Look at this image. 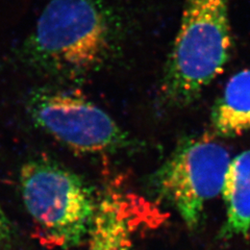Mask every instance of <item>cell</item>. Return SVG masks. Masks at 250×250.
I'll return each instance as SVG.
<instances>
[{
    "label": "cell",
    "mask_w": 250,
    "mask_h": 250,
    "mask_svg": "<svg viewBox=\"0 0 250 250\" xmlns=\"http://www.w3.org/2000/svg\"><path fill=\"white\" fill-rule=\"evenodd\" d=\"M230 160L228 149L208 136L186 137L154 172L152 191L193 230L201 222L207 202L221 194Z\"/></svg>",
    "instance_id": "277c9868"
},
{
    "label": "cell",
    "mask_w": 250,
    "mask_h": 250,
    "mask_svg": "<svg viewBox=\"0 0 250 250\" xmlns=\"http://www.w3.org/2000/svg\"><path fill=\"white\" fill-rule=\"evenodd\" d=\"M210 122L215 134L236 138L250 130V69L232 75L213 106Z\"/></svg>",
    "instance_id": "ba28073f"
},
{
    "label": "cell",
    "mask_w": 250,
    "mask_h": 250,
    "mask_svg": "<svg viewBox=\"0 0 250 250\" xmlns=\"http://www.w3.org/2000/svg\"><path fill=\"white\" fill-rule=\"evenodd\" d=\"M27 113L35 125L81 153H111L131 144L129 135L103 108L81 93L39 87L29 93Z\"/></svg>",
    "instance_id": "5b68a950"
},
{
    "label": "cell",
    "mask_w": 250,
    "mask_h": 250,
    "mask_svg": "<svg viewBox=\"0 0 250 250\" xmlns=\"http://www.w3.org/2000/svg\"><path fill=\"white\" fill-rule=\"evenodd\" d=\"M14 236V229L10 218L7 217L0 205V243L7 244L12 241Z\"/></svg>",
    "instance_id": "9c48e42d"
},
{
    "label": "cell",
    "mask_w": 250,
    "mask_h": 250,
    "mask_svg": "<svg viewBox=\"0 0 250 250\" xmlns=\"http://www.w3.org/2000/svg\"><path fill=\"white\" fill-rule=\"evenodd\" d=\"M221 195L226 219L219 237H247L250 230V149L234 156L224 177Z\"/></svg>",
    "instance_id": "52a82bcc"
},
{
    "label": "cell",
    "mask_w": 250,
    "mask_h": 250,
    "mask_svg": "<svg viewBox=\"0 0 250 250\" xmlns=\"http://www.w3.org/2000/svg\"><path fill=\"white\" fill-rule=\"evenodd\" d=\"M125 39L126 22L115 0H49L20 59L53 82L82 83L120 58Z\"/></svg>",
    "instance_id": "6da1fadb"
},
{
    "label": "cell",
    "mask_w": 250,
    "mask_h": 250,
    "mask_svg": "<svg viewBox=\"0 0 250 250\" xmlns=\"http://www.w3.org/2000/svg\"><path fill=\"white\" fill-rule=\"evenodd\" d=\"M229 4L230 0H185L160 84L165 106L193 104L224 71L232 47Z\"/></svg>",
    "instance_id": "7a4b0ae2"
},
{
    "label": "cell",
    "mask_w": 250,
    "mask_h": 250,
    "mask_svg": "<svg viewBox=\"0 0 250 250\" xmlns=\"http://www.w3.org/2000/svg\"><path fill=\"white\" fill-rule=\"evenodd\" d=\"M20 191L43 238L62 248L87 241L98 199L82 176L51 159L37 158L22 166Z\"/></svg>",
    "instance_id": "3957f363"
},
{
    "label": "cell",
    "mask_w": 250,
    "mask_h": 250,
    "mask_svg": "<svg viewBox=\"0 0 250 250\" xmlns=\"http://www.w3.org/2000/svg\"><path fill=\"white\" fill-rule=\"evenodd\" d=\"M148 207L136 195L107 191L98 200L87 250H135V238L145 223Z\"/></svg>",
    "instance_id": "8992f818"
}]
</instances>
